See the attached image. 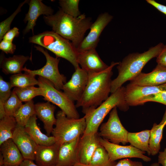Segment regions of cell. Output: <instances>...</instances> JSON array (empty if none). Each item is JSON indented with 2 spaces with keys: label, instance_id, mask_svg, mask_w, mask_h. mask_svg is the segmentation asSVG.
Listing matches in <instances>:
<instances>
[{
  "label": "cell",
  "instance_id": "cell-1",
  "mask_svg": "<svg viewBox=\"0 0 166 166\" xmlns=\"http://www.w3.org/2000/svg\"><path fill=\"white\" fill-rule=\"evenodd\" d=\"M119 62H112L105 70L89 74L86 86L81 99L76 102V108L81 107L85 115L100 105L111 93L112 70Z\"/></svg>",
  "mask_w": 166,
  "mask_h": 166
},
{
  "label": "cell",
  "instance_id": "cell-2",
  "mask_svg": "<svg viewBox=\"0 0 166 166\" xmlns=\"http://www.w3.org/2000/svg\"><path fill=\"white\" fill-rule=\"evenodd\" d=\"M43 18L53 31L70 41L76 48L93 23L91 18L84 14L75 18L65 14L60 8L55 14L44 15Z\"/></svg>",
  "mask_w": 166,
  "mask_h": 166
},
{
  "label": "cell",
  "instance_id": "cell-3",
  "mask_svg": "<svg viewBox=\"0 0 166 166\" xmlns=\"http://www.w3.org/2000/svg\"><path fill=\"white\" fill-rule=\"evenodd\" d=\"M165 45L160 43L143 53H130L124 58L117 65L118 75L112 80L111 93L122 87L124 83L131 81L140 74L145 65L152 58L157 57Z\"/></svg>",
  "mask_w": 166,
  "mask_h": 166
},
{
  "label": "cell",
  "instance_id": "cell-4",
  "mask_svg": "<svg viewBox=\"0 0 166 166\" xmlns=\"http://www.w3.org/2000/svg\"><path fill=\"white\" fill-rule=\"evenodd\" d=\"M29 43L45 48L54 53L57 57H61L69 62L75 69L79 65L77 61L76 48L69 41L53 31H47L29 38Z\"/></svg>",
  "mask_w": 166,
  "mask_h": 166
},
{
  "label": "cell",
  "instance_id": "cell-5",
  "mask_svg": "<svg viewBox=\"0 0 166 166\" xmlns=\"http://www.w3.org/2000/svg\"><path fill=\"white\" fill-rule=\"evenodd\" d=\"M125 87L122 86L112 93L100 105L85 115L86 127L84 134L97 132L104 119L114 108L117 107L124 111L128 110L129 106L125 100Z\"/></svg>",
  "mask_w": 166,
  "mask_h": 166
},
{
  "label": "cell",
  "instance_id": "cell-6",
  "mask_svg": "<svg viewBox=\"0 0 166 166\" xmlns=\"http://www.w3.org/2000/svg\"><path fill=\"white\" fill-rule=\"evenodd\" d=\"M56 122L52 134L56 142L61 145L81 137L84 133L86 127L84 117L76 119L69 118L61 110L56 116Z\"/></svg>",
  "mask_w": 166,
  "mask_h": 166
},
{
  "label": "cell",
  "instance_id": "cell-7",
  "mask_svg": "<svg viewBox=\"0 0 166 166\" xmlns=\"http://www.w3.org/2000/svg\"><path fill=\"white\" fill-rule=\"evenodd\" d=\"M38 86L42 91L43 99L58 106L69 118L78 119L79 114L74 102L63 92L57 89L49 80L39 76Z\"/></svg>",
  "mask_w": 166,
  "mask_h": 166
},
{
  "label": "cell",
  "instance_id": "cell-8",
  "mask_svg": "<svg viewBox=\"0 0 166 166\" xmlns=\"http://www.w3.org/2000/svg\"><path fill=\"white\" fill-rule=\"evenodd\" d=\"M36 49L45 55L46 59L45 65L41 68L35 70L27 69L26 66L23 68L25 72L29 73L34 76L38 75L50 81L57 90H62L64 85L66 82V77L61 74L58 69L60 58L51 56L48 51L40 46L35 45Z\"/></svg>",
  "mask_w": 166,
  "mask_h": 166
},
{
  "label": "cell",
  "instance_id": "cell-9",
  "mask_svg": "<svg viewBox=\"0 0 166 166\" xmlns=\"http://www.w3.org/2000/svg\"><path fill=\"white\" fill-rule=\"evenodd\" d=\"M117 108L115 107L111 111L108 121L101 124L98 134L100 137L111 143L124 145L128 143V132L121 123Z\"/></svg>",
  "mask_w": 166,
  "mask_h": 166
},
{
  "label": "cell",
  "instance_id": "cell-10",
  "mask_svg": "<svg viewBox=\"0 0 166 166\" xmlns=\"http://www.w3.org/2000/svg\"><path fill=\"white\" fill-rule=\"evenodd\" d=\"M113 18V16L107 12L100 14L91 25L88 34L77 48V52L96 49L102 32Z\"/></svg>",
  "mask_w": 166,
  "mask_h": 166
},
{
  "label": "cell",
  "instance_id": "cell-11",
  "mask_svg": "<svg viewBox=\"0 0 166 166\" xmlns=\"http://www.w3.org/2000/svg\"><path fill=\"white\" fill-rule=\"evenodd\" d=\"M101 144L106 149L110 160L115 161L117 160L124 158H137L148 162L151 159L144 155L145 152L142 151L132 145L122 146L113 143L100 137Z\"/></svg>",
  "mask_w": 166,
  "mask_h": 166
},
{
  "label": "cell",
  "instance_id": "cell-12",
  "mask_svg": "<svg viewBox=\"0 0 166 166\" xmlns=\"http://www.w3.org/2000/svg\"><path fill=\"white\" fill-rule=\"evenodd\" d=\"M88 79V74L78 66L70 80L64 85L62 90L71 101L77 102L83 94Z\"/></svg>",
  "mask_w": 166,
  "mask_h": 166
},
{
  "label": "cell",
  "instance_id": "cell-13",
  "mask_svg": "<svg viewBox=\"0 0 166 166\" xmlns=\"http://www.w3.org/2000/svg\"><path fill=\"white\" fill-rule=\"evenodd\" d=\"M24 159L35 160L38 145L26 131L25 127L17 124L12 138Z\"/></svg>",
  "mask_w": 166,
  "mask_h": 166
},
{
  "label": "cell",
  "instance_id": "cell-14",
  "mask_svg": "<svg viewBox=\"0 0 166 166\" xmlns=\"http://www.w3.org/2000/svg\"><path fill=\"white\" fill-rule=\"evenodd\" d=\"M164 92H166V83L158 86H144L129 84L125 87L124 97L129 106H135L139 105L140 101L146 96Z\"/></svg>",
  "mask_w": 166,
  "mask_h": 166
},
{
  "label": "cell",
  "instance_id": "cell-15",
  "mask_svg": "<svg viewBox=\"0 0 166 166\" xmlns=\"http://www.w3.org/2000/svg\"><path fill=\"white\" fill-rule=\"evenodd\" d=\"M77 59L79 65L88 74L101 72L109 66L101 58L96 49L78 52Z\"/></svg>",
  "mask_w": 166,
  "mask_h": 166
},
{
  "label": "cell",
  "instance_id": "cell-16",
  "mask_svg": "<svg viewBox=\"0 0 166 166\" xmlns=\"http://www.w3.org/2000/svg\"><path fill=\"white\" fill-rule=\"evenodd\" d=\"M29 9L26 14L23 20L27 25L23 31V34L25 35L31 30L34 33V29L36 25L37 19L41 15L49 16L53 14V9L49 6L44 4L41 0H29L28 3Z\"/></svg>",
  "mask_w": 166,
  "mask_h": 166
},
{
  "label": "cell",
  "instance_id": "cell-17",
  "mask_svg": "<svg viewBox=\"0 0 166 166\" xmlns=\"http://www.w3.org/2000/svg\"><path fill=\"white\" fill-rule=\"evenodd\" d=\"M81 137L61 145L56 166H74L79 163V148Z\"/></svg>",
  "mask_w": 166,
  "mask_h": 166
},
{
  "label": "cell",
  "instance_id": "cell-18",
  "mask_svg": "<svg viewBox=\"0 0 166 166\" xmlns=\"http://www.w3.org/2000/svg\"><path fill=\"white\" fill-rule=\"evenodd\" d=\"M166 83V67L157 65L151 72L141 73L130 81L129 84L136 86H156Z\"/></svg>",
  "mask_w": 166,
  "mask_h": 166
},
{
  "label": "cell",
  "instance_id": "cell-19",
  "mask_svg": "<svg viewBox=\"0 0 166 166\" xmlns=\"http://www.w3.org/2000/svg\"><path fill=\"white\" fill-rule=\"evenodd\" d=\"M98 132L82 135L79 142V163L89 165L92 157L97 148L101 144Z\"/></svg>",
  "mask_w": 166,
  "mask_h": 166
},
{
  "label": "cell",
  "instance_id": "cell-20",
  "mask_svg": "<svg viewBox=\"0 0 166 166\" xmlns=\"http://www.w3.org/2000/svg\"><path fill=\"white\" fill-rule=\"evenodd\" d=\"M61 144L56 142L49 146L38 145L35 160L39 166H56Z\"/></svg>",
  "mask_w": 166,
  "mask_h": 166
},
{
  "label": "cell",
  "instance_id": "cell-21",
  "mask_svg": "<svg viewBox=\"0 0 166 166\" xmlns=\"http://www.w3.org/2000/svg\"><path fill=\"white\" fill-rule=\"evenodd\" d=\"M36 114L43 123L46 135L50 136L56 122L54 115L55 106L47 101L35 104Z\"/></svg>",
  "mask_w": 166,
  "mask_h": 166
},
{
  "label": "cell",
  "instance_id": "cell-22",
  "mask_svg": "<svg viewBox=\"0 0 166 166\" xmlns=\"http://www.w3.org/2000/svg\"><path fill=\"white\" fill-rule=\"evenodd\" d=\"M36 114L33 116L25 126L26 131L30 135L36 143L39 145L49 146L56 142L54 137L43 133L37 122Z\"/></svg>",
  "mask_w": 166,
  "mask_h": 166
},
{
  "label": "cell",
  "instance_id": "cell-23",
  "mask_svg": "<svg viewBox=\"0 0 166 166\" xmlns=\"http://www.w3.org/2000/svg\"><path fill=\"white\" fill-rule=\"evenodd\" d=\"M0 146V153L3 157L4 165H19L24 160L12 139L5 141Z\"/></svg>",
  "mask_w": 166,
  "mask_h": 166
},
{
  "label": "cell",
  "instance_id": "cell-24",
  "mask_svg": "<svg viewBox=\"0 0 166 166\" xmlns=\"http://www.w3.org/2000/svg\"><path fill=\"white\" fill-rule=\"evenodd\" d=\"M31 58L28 56L14 55L12 57H3L1 62L2 71L6 74H17L23 71V66Z\"/></svg>",
  "mask_w": 166,
  "mask_h": 166
},
{
  "label": "cell",
  "instance_id": "cell-25",
  "mask_svg": "<svg viewBox=\"0 0 166 166\" xmlns=\"http://www.w3.org/2000/svg\"><path fill=\"white\" fill-rule=\"evenodd\" d=\"M150 130H145L137 132H128L127 140L131 145L151 155L149 148Z\"/></svg>",
  "mask_w": 166,
  "mask_h": 166
},
{
  "label": "cell",
  "instance_id": "cell-26",
  "mask_svg": "<svg viewBox=\"0 0 166 166\" xmlns=\"http://www.w3.org/2000/svg\"><path fill=\"white\" fill-rule=\"evenodd\" d=\"M35 114H36L35 105L34 101L32 100L22 104L14 117L18 125L25 127L30 117Z\"/></svg>",
  "mask_w": 166,
  "mask_h": 166
},
{
  "label": "cell",
  "instance_id": "cell-27",
  "mask_svg": "<svg viewBox=\"0 0 166 166\" xmlns=\"http://www.w3.org/2000/svg\"><path fill=\"white\" fill-rule=\"evenodd\" d=\"M17 125L15 118L6 116L0 120V145L5 141L12 139Z\"/></svg>",
  "mask_w": 166,
  "mask_h": 166
},
{
  "label": "cell",
  "instance_id": "cell-28",
  "mask_svg": "<svg viewBox=\"0 0 166 166\" xmlns=\"http://www.w3.org/2000/svg\"><path fill=\"white\" fill-rule=\"evenodd\" d=\"M166 125L154 123L150 130L149 148L151 155L154 156L159 152L162 139L163 129Z\"/></svg>",
  "mask_w": 166,
  "mask_h": 166
},
{
  "label": "cell",
  "instance_id": "cell-29",
  "mask_svg": "<svg viewBox=\"0 0 166 166\" xmlns=\"http://www.w3.org/2000/svg\"><path fill=\"white\" fill-rule=\"evenodd\" d=\"M117 163L111 161L108 152L101 144L93 153L89 165L90 166H115Z\"/></svg>",
  "mask_w": 166,
  "mask_h": 166
},
{
  "label": "cell",
  "instance_id": "cell-30",
  "mask_svg": "<svg viewBox=\"0 0 166 166\" xmlns=\"http://www.w3.org/2000/svg\"><path fill=\"white\" fill-rule=\"evenodd\" d=\"M12 87H24L38 85V82L35 76L26 72L13 74L10 78Z\"/></svg>",
  "mask_w": 166,
  "mask_h": 166
},
{
  "label": "cell",
  "instance_id": "cell-31",
  "mask_svg": "<svg viewBox=\"0 0 166 166\" xmlns=\"http://www.w3.org/2000/svg\"><path fill=\"white\" fill-rule=\"evenodd\" d=\"M22 102H28L32 100L35 97L42 95V89L34 86L24 87H16L13 90Z\"/></svg>",
  "mask_w": 166,
  "mask_h": 166
},
{
  "label": "cell",
  "instance_id": "cell-32",
  "mask_svg": "<svg viewBox=\"0 0 166 166\" xmlns=\"http://www.w3.org/2000/svg\"><path fill=\"white\" fill-rule=\"evenodd\" d=\"M12 87L10 82L5 81L2 77H0V119H1L6 116L4 108L5 102L10 96Z\"/></svg>",
  "mask_w": 166,
  "mask_h": 166
},
{
  "label": "cell",
  "instance_id": "cell-33",
  "mask_svg": "<svg viewBox=\"0 0 166 166\" xmlns=\"http://www.w3.org/2000/svg\"><path fill=\"white\" fill-rule=\"evenodd\" d=\"M79 0H60V8L65 14L77 18L81 14L79 9Z\"/></svg>",
  "mask_w": 166,
  "mask_h": 166
},
{
  "label": "cell",
  "instance_id": "cell-34",
  "mask_svg": "<svg viewBox=\"0 0 166 166\" xmlns=\"http://www.w3.org/2000/svg\"><path fill=\"white\" fill-rule=\"evenodd\" d=\"M22 105L21 101L14 92L12 91L10 97L4 104L6 116L14 117L15 113Z\"/></svg>",
  "mask_w": 166,
  "mask_h": 166
},
{
  "label": "cell",
  "instance_id": "cell-35",
  "mask_svg": "<svg viewBox=\"0 0 166 166\" xmlns=\"http://www.w3.org/2000/svg\"><path fill=\"white\" fill-rule=\"evenodd\" d=\"M29 0H26L19 4L16 10L8 18L0 23V41L2 40L5 34L10 29L12 22L17 15L21 11L22 6L26 3H29Z\"/></svg>",
  "mask_w": 166,
  "mask_h": 166
},
{
  "label": "cell",
  "instance_id": "cell-36",
  "mask_svg": "<svg viewBox=\"0 0 166 166\" xmlns=\"http://www.w3.org/2000/svg\"><path fill=\"white\" fill-rule=\"evenodd\" d=\"M149 101L155 102L166 105V92L150 94L143 97L138 105H141Z\"/></svg>",
  "mask_w": 166,
  "mask_h": 166
},
{
  "label": "cell",
  "instance_id": "cell-37",
  "mask_svg": "<svg viewBox=\"0 0 166 166\" xmlns=\"http://www.w3.org/2000/svg\"><path fill=\"white\" fill-rule=\"evenodd\" d=\"M0 49L6 54H13L16 49V45L12 42L2 39L0 42Z\"/></svg>",
  "mask_w": 166,
  "mask_h": 166
},
{
  "label": "cell",
  "instance_id": "cell-38",
  "mask_svg": "<svg viewBox=\"0 0 166 166\" xmlns=\"http://www.w3.org/2000/svg\"><path fill=\"white\" fill-rule=\"evenodd\" d=\"M19 29L17 27H14L5 34L2 39L12 42L15 37L19 36Z\"/></svg>",
  "mask_w": 166,
  "mask_h": 166
},
{
  "label": "cell",
  "instance_id": "cell-39",
  "mask_svg": "<svg viewBox=\"0 0 166 166\" xmlns=\"http://www.w3.org/2000/svg\"><path fill=\"white\" fill-rule=\"evenodd\" d=\"M115 166H144L140 162L133 161L125 158L119 160Z\"/></svg>",
  "mask_w": 166,
  "mask_h": 166
},
{
  "label": "cell",
  "instance_id": "cell-40",
  "mask_svg": "<svg viewBox=\"0 0 166 166\" xmlns=\"http://www.w3.org/2000/svg\"><path fill=\"white\" fill-rule=\"evenodd\" d=\"M156 61L157 65L166 67V45L156 57Z\"/></svg>",
  "mask_w": 166,
  "mask_h": 166
},
{
  "label": "cell",
  "instance_id": "cell-41",
  "mask_svg": "<svg viewBox=\"0 0 166 166\" xmlns=\"http://www.w3.org/2000/svg\"><path fill=\"white\" fill-rule=\"evenodd\" d=\"M146 1L159 11L166 15V6L159 3L154 0H147Z\"/></svg>",
  "mask_w": 166,
  "mask_h": 166
},
{
  "label": "cell",
  "instance_id": "cell-42",
  "mask_svg": "<svg viewBox=\"0 0 166 166\" xmlns=\"http://www.w3.org/2000/svg\"><path fill=\"white\" fill-rule=\"evenodd\" d=\"M158 156V163L162 166H166V148L163 151L159 152Z\"/></svg>",
  "mask_w": 166,
  "mask_h": 166
},
{
  "label": "cell",
  "instance_id": "cell-43",
  "mask_svg": "<svg viewBox=\"0 0 166 166\" xmlns=\"http://www.w3.org/2000/svg\"><path fill=\"white\" fill-rule=\"evenodd\" d=\"M20 166H39L35 164L33 160H30L24 159L19 165Z\"/></svg>",
  "mask_w": 166,
  "mask_h": 166
},
{
  "label": "cell",
  "instance_id": "cell-44",
  "mask_svg": "<svg viewBox=\"0 0 166 166\" xmlns=\"http://www.w3.org/2000/svg\"><path fill=\"white\" fill-rule=\"evenodd\" d=\"M160 124H164L166 125V109L164 115L163 116L162 120L160 123Z\"/></svg>",
  "mask_w": 166,
  "mask_h": 166
},
{
  "label": "cell",
  "instance_id": "cell-45",
  "mask_svg": "<svg viewBox=\"0 0 166 166\" xmlns=\"http://www.w3.org/2000/svg\"><path fill=\"white\" fill-rule=\"evenodd\" d=\"M4 165L3 158L2 154L0 153V166H2Z\"/></svg>",
  "mask_w": 166,
  "mask_h": 166
},
{
  "label": "cell",
  "instance_id": "cell-46",
  "mask_svg": "<svg viewBox=\"0 0 166 166\" xmlns=\"http://www.w3.org/2000/svg\"><path fill=\"white\" fill-rule=\"evenodd\" d=\"M74 166H90L89 165H86L81 164L80 163H78L74 165Z\"/></svg>",
  "mask_w": 166,
  "mask_h": 166
},
{
  "label": "cell",
  "instance_id": "cell-47",
  "mask_svg": "<svg viewBox=\"0 0 166 166\" xmlns=\"http://www.w3.org/2000/svg\"><path fill=\"white\" fill-rule=\"evenodd\" d=\"M150 166H160L159 164L158 163H155L152 164Z\"/></svg>",
  "mask_w": 166,
  "mask_h": 166
},
{
  "label": "cell",
  "instance_id": "cell-48",
  "mask_svg": "<svg viewBox=\"0 0 166 166\" xmlns=\"http://www.w3.org/2000/svg\"><path fill=\"white\" fill-rule=\"evenodd\" d=\"M2 166H20L19 165H3Z\"/></svg>",
  "mask_w": 166,
  "mask_h": 166
}]
</instances>
